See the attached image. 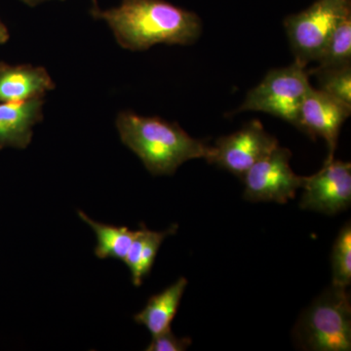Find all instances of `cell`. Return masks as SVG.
<instances>
[{
    "label": "cell",
    "mask_w": 351,
    "mask_h": 351,
    "mask_svg": "<svg viewBox=\"0 0 351 351\" xmlns=\"http://www.w3.org/2000/svg\"><path fill=\"white\" fill-rule=\"evenodd\" d=\"M332 285L348 288L351 284V225L339 230L332 251Z\"/></svg>",
    "instance_id": "e0dca14e"
},
{
    "label": "cell",
    "mask_w": 351,
    "mask_h": 351,
    "mask_svg": "<svg viewBox=\"0 0 351 351\" xmlns=\"http://www.w3.org/2000/svg\"><path fill=\"white\" fill-rule=\"evenodd\" d=\"M351 107L311 86L302 101L298 129L311 138L326 141L329 154L326 161L334 159L341 126L350 117Z\"/></svg>",
    "instance_id": "9c48e42d"
},
{
    "label": "cell",
    "mask_w": 351,
    "mask_h": 351,
    "mask_svg": "<svg viewBox=\"0 0 351 351\" xmlns=\"http://www.w3.org/2000/svg\"><path fill=\"white\" fill-rule=\"evenodd\" d=\"M300 207L318 213L336 215L351 205V164L325 160L316 174L304 177Z\"/></svg>",
    "instance_id": "ba28073f"
},
{
    "label": "cell",
    "mask_w": 351,
    "mask_h": 351,
    "mask_svg": "<svg viewBox=\"0 0 351 351\" xmlns=\"http://www.w3.org/2000/svg\"><path fill=\"white\" fill-rule=\"evenodd\" d=\"M120 140L154 176H171L193 159L206 158L210 145L189 136L177 122L124 110L117 117Z\"/></svg>",
    "instance_id": "7a4b0ae2"
},
{
    "label": "cell",
    "mask_w": 351,
    "mask_h": 351,
    "mask_svg": "<svg viewBox=\"0 0 351 351\" xmlns=\"http://www.w3.org/2000/svg\"><path fill=\"white\" fill-rule=\"evenodd\" d=\"M9 38H10V34H9L8 29L0 20V44L6 43Z\"/></svg>",
    "instance_id": "d6986e66"
},
{
    "label": "cell",
    "mask_w": 351,
    "mask_h": 351,
    "mask_svg": "<svg viewBox=\"0 0 351 351\" xmlns=\"http://www.w3.org/2000/svg\"><path fill=\"white\" fill-rule=\"evenodd\" d=\"M306 68L295 63L274 69L246 95L237 112H261L274 115L298 128L300 110L311 88Z\"/></svg>",
    "instance_id": "277c9868"
},
{
    "label": "cell",
    "mask_w": 351,
    "mask_h": 351,
    "mask_svg": "<svg viewBox=\"0 0 351 351\" xmlns=\"http://www.w3.org/2000/svg\"><path fill=\"white\" fill-rule=\"evenodd\" d=\"M43 98L0 104V151L29 147L34 127L43 120Z\"/></svg>",
    "instance_id": "30bf717a"
},
{
    "label": "cell",
    "mask_w": 351,
    "mask_h": 351,
    "mask_svg": "<svg viewBox=\"0 0 351 351\" xmlns=\"http://www.w3.org/2000/svg\"><path fill=\"white\" fill-rule=\"evenodd\" d=\"M56 85L43 66H11L0 62V101L18 103L44 98Z\"/></svg>",
    "instance_id": "8fae6325"
},
{
    "label": "cell",
    "mask_w": 351,
    "mask_h": 351,
    "mask_svg": "<svg viewBox=\"0 0 351 351\" xmlns=\"http://www.w3.org/2000/svg\"><path fill=\"white\" fill-rule=\"evenodd\" d=\"M23 3H25V5L29 7H36L38 6V4L43 3V2L48 1V0H21ZM61 1H64V0H61ZM93 1L94 6H98V3H97V0H92Z\"/></svg>",
    "instance_id": "ffe728a7"
},
{
    "label": "cell",
    "mask_w": 351,
    "mask_h": 351,
    "mask_svg": "<svg viewBox=\"0 0 351 351\" xmlns=\"http://www.w3.org/2000/svg\"><path fill=\"white\" fill-rule=\"evenodd\" d=\"M346 289L330 286L302 313L294 329V339L300 348L351 350V302Z\"/></svg>",
    "instance_id": "3957f363"
},
{
    "label": "cell",
    "mask_w": 351,
    "mask_h": 351,
    "mask_svg": "<svg viewBox=\"0 0 351 351\" xmlns=\"http://www.w3.org/2000/svg\"><path fill=\"white\" fill-rule=\"evenodd\" d=\"M351 14V0H316L308 8L284 19L295 63L315 62L337 25Z\"/></svg>",
    "instance_id": "5b68a950"
},
{
    "label": "cell",
    "mask_w": 351,
    "mask_h": 351,
    "mask_svg": "<svg viewBox=\"0 0 351 351\" xmlns=\"http://www.w3.org/2000/svg\"><path fill=\"white\" fill-rule=\"evenodd\" d=\"M317 69L339 68L351 64V14L337 25L317 57Z\"/></svg>",
    "instance_id": "9a60e30c"
},
{
    "label": "cell",
    "mask_w": 351,
    "mask_h": 351,
    "mask_svg": "<svg viewBox=\"0 0 351 351\" xmlns=\"http://www.w3.org/2000/svg\"><path fill=\"white\" fill-rule=\"evenodd\" d=\"M307 73L317 77L318 89L351 107V64L339 68H314Z\"/></svg>",
    "instance_id": "2e32d148"
},
{
    "label": "cell",
    "mask_w": 351,
    "mask_h": 351,
    "mask_svg": "<svg viewBox=\"0 0 351 351\" xmlns=\"http://www.w3.org/2000/svg\"><path fill=\"white\" fill-rule=\"evenodd\" d=\"M90 14L105 21L119 45L131 51L147 50L156 44L191 45L202 32L197 14L165 0H122L119 7L107 10L93 6Z\"/></svg>",
    "instance_id": "6da1fadb"
},
{
    "label": "cell",
    "mask_w": 351,
    "mask_h": 351,
    "mask_svg": "<svg viewBox=\"0 0 351 351\" xmlns=\"http://www.w3.org/2000/svg\"><path fill=\"white\" fill-rule=\"evenodd\" d=\"M278 141L253 120L240 130L219 137L205 160L242 179L247 171L278 147Z\"/></svg>",
    "instance_id": "52a82bcc"
},
{
    "label": "cell",
    "mask_w": 351,
    "mask_h": 351,
    "mask_svg": "<svg viewBox=\"0 0 351 351\" xmlns=\"http://www.w3.org/2000/svg\"><path fill=\"white\" fill-rule=\"evenodd\" d=\"M186 286L188 280L181 277L162 292L152 295L144 309L134 316V320L147 328L152 337L168 331L178 313Z\"/></svg>",
    "instance_id": "7c38bea8"
},
{
    "label": "cell",
    "mask_w": 351,
    "mask_h": 351,
    "mask_svg": "<svg viewBox=\"0 0 351 351\" xmlns=\"http://www.w3.org/2000/svg\"><path fill=\"white\" fill-rule=\"evenodd\" d=\"M178 225H172L164 232L147 230L145 223H141L140 230L132 242L123 263L131 272L132 282L136 287L142 285L145 277L152 271L157 253L164 240L175 234Z\"/></svg>",
    "instance_id": "4fadbf2b"
},
{
    "label": "cell",
    "mask_w": 351,
    "mask_h": 351,
    "mask_svg": "<svg viewBox=\"0 0 351 351\" xmlns=\"http://www.w3.org/2000/svg\"><path fill=\"white\" fill-rule=\"evenodd\" d=\"M77 213L80 219L91 226L96 234V257L101 260L108 258H117L123 262L132 242L137 235V230H129L125 226L106 225L90 219L84 212L78 211Z\"/></svg>",
    "instance_id": "5bb4252c"
},
{
    "label": "cell",
    "mask_w": 351,
    "mask_h": 351,
    "mask_svg": "<svg viewBox=\"0 0 351 351\" xmlns=\"http://www.w3.org/2000/svg\"><path fill=\"white\" fill-rule=\"evenodd\" d=\"M292 152L276 147L267 156L252 166L242 178L244 198L252 202L285 204L302 189L304 177L295 174L290 166Z\"/></svg>",
    "instance_id": "8992f818"
},
{
    "label": "cell",
    "mask_w": 351,
    "mask_h": 351,
    "mask_svg": "<svg viewBox=\"0 0 351 351\" xmlns=\"http://www.w3.org/2000/svg\"><path fill=\"white\" fill-rule=\"evenodd\" d=\"M193 343L191 338H178L172 331L161 332L152 337L151 343L145 348L147 351H184Z\"/></svg>",
    "instance_id": "ac0fdd59"
}]
</instances>
